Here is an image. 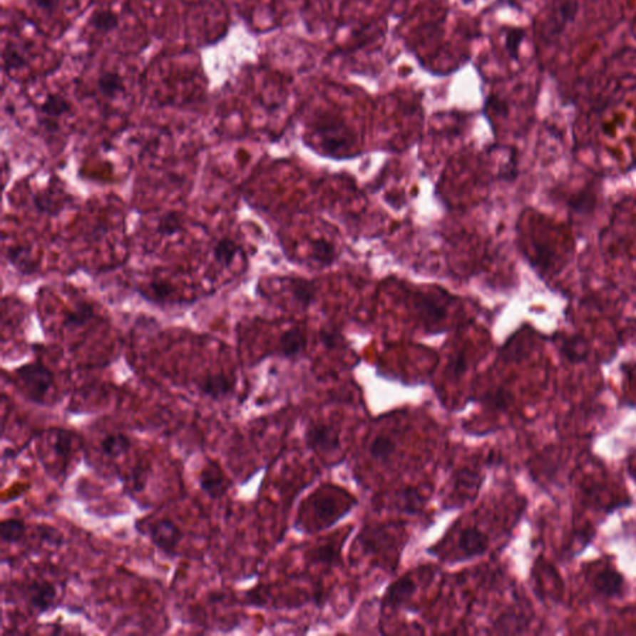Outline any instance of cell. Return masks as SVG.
<instances>
[{
	"instance_id": "6da1fadb",
	"label": "cell",
	"mask_w": 636,
	"mask_h": 636,
	"mask_svg": "<svg viewBox=\"0 0 636 636\" xmlns=\"http://www.w3.org/2000/svg\"><path fill=\"white\" fill-rule=\"evenodd\" d=\"M14 373L26 399L33 404L46 405L48 393L55 386L53 371L43 361H34L16 368Z\"/></svg>"
},
{
	"instance_id": "7a4b0ae2",
	"label": "cell",
	"mask_w": 636,
	"mask_h": 636,
	"mask_svg": "<svg viewBox=\"0 0 636 636\" xmlns=\"http://www.w3.org/2000/svg\"><path fill=\"white\" fill-rule=\"evenodd\" d=\"M135 528L142 535H147L150 543L167 557L178 555V545L183 540V530L173 520L162 517L155 520H142L135 523Z\"/></svg>"
},
{
	"instance_id": "3957f363",
	"label": "cell",
	"mask_w": 636,
	"mask_h": 636,
	"mask_svg": "<svg viewBox=\"0 0 636 636\" xmlns=\"http://www.w3.org/2000/svg\"><path fill=\"white\" fill-rule=\"evenodd\" d=\"M579 8L578 0H559L553 5L545 28V38L548 41L559 39L564 30L573 24L578 16Z\"/></svg>"
},
{
	"instance_id": "277c9868",
	"label": "cell",
	"mask_w": 636,
	"mask_h": 636,
	"mask_svg": "<svg viewBox=\"0 0 636 636\" xmlns=\"http://www.w3.org/2000/svg\"><path fill=\"white\" fill-rule=\"evenodd\" d=\"M326 155H337L346 153L352 147V133L339 122H327L318 125L316 130Z\"/></svg>"
},
{
	"instance_id": "5b68a950",
	"label": "cell",
	"mask_w": 636,
	"mask_h": 636,
	"mask_svg": "<svg viewBox=\"0 0 636 636\" xmlns=\"http://www.w3.org/2000/svg\"><path fill=\"white\" fill-rule=\"evenodd\" d=\"M198 483L202 493L212 500H219L225 496L232 487L230 478L215 460H207L199 473Z\"/></svg>"
},
{
	"instance_id": "8992f818",
	"label": "cell",
	"mask_w": 636,
	"mask_h": 636,
	"mask_svg": "<svg viewBox=\"0 0 636 636\" xmlns=\"http://www.w3.org/2000/svg\"><path fill=\"white\" fill-rule=\"evenodd\" d=\"M24 597L33 610L43 614L48 612L56 602L58 588L53 582L36 579L25 587Z\"/></svg>"
},
{
	"instance_id": "52a82bcc",
	"label": "cell",
	"mask_w": 636,
	"mask_h": 636,
	"mask_svg": "<svg viewBox=\"0 0 636 636\" xmlns=\"http://www.w3.org/2000/svg\"><path fill=\"white\" fill-rule=\"evenodd\" d=\"M304 438L309 448L321 450L323 453H332L341 446L337 430L326 423L309 424L304 433Z\"/></svg>"
},
{
	"instance_id": "ba28073f",
	"label": "cell",
	"mask_w": 636,
	"mask_h": 636,
	"mask_svg": "<svg viewBox=\"0 0 636 636\" xmlns=\"http://www.w3.org/2000/svg\"><path fill=\"white\" fill-rule=\"evenodd\" d=\"M237 381L225 373H210L202 376L198 383V389L202 396L212 400L227 399L235 391Z\"/></svg>"
},
{
	"instance_id": "9c48e42d",
	"label": "cell",
	"mask_w": 636,
	"mask_h": 636,
	"mask_svg": "<svg viewBox=\"0 0 636 636\" xmlns=\"http://www.w3.org/2000/svg\"><path fill=\"white\" fill-rule=\"evenodd\" d=\"M490 547L488 535L476 527H468L460 533L458 548L465 558H475L483 555Z\"/></svg>"
},
{
	"instance_id": "30bf717a",
	"label": "cell",
	"mask_w": 636,
	"mask_h": 636,
	"mask_svg": "<svg viewBox=\"0 0 636 636\" xmlns=\"http://www.w3.org/2000/svg\"><path fill=\"white\" fill-rule=\"evenodd\" d=\"M624 577L612 567L599 570L593 578V587L597 593L604 597H617L624 588Z\"/></svg>"
},
{
	"instance_id": "8fae6325",
	"label": "cell",
	"mask_w": 636,
	"mask_h": 636,
	"mask_svg": "<svg viewBox=\"0 0 636 636\" xmlns=\"http://www.w3.org/2000/svg\"><path fill=\"white\" fill-rule=\"evenodd\" d=\"M5 259L14 270L19 272L20 275H34L35 272H38L39 270V265L33 259L29 246H11L5 252Z\"/></svg>"
},
{
	"instance_id": "7c38bea8",
	"label": "cell",
	"mask_w": 636,
	"mask_h": 636,
	"mask_svg": "<svg viewBox=\"0 0 636 636\" xmlns=\"http://www.w3.org/2000/svg\"><path fill=\"white\" fill-rule=\"evenodd\" d=\"M307 346V338L299 327L286 329L279 339V349L284 358H296L302 354Z\"/></svg>"
},
{
	"instance_id": "4fadbf2b",
	"label": "cell",
	"mask_w": 636,
	"mask_h": 636,
	"mask_svg": "<svg viewBox=\"0 0 636 636\" xmlns=\"http://www.w3.org/2000/svg\"><path fill=\"white\" fill-rule=\"evenodd\" d=\"M415 590L416 584L410 577L398 579L394 583L391 584V587L386 590L384 604L386 607L394 609L401 607L409 600L411 595L415 593Z\"/></svg>"
},
{
	"instance_id": "5bb4252c",
	"label": "cell",
	"mask_w": 636,
	"mask_h": 636,
	"mask_svg": "<svg viewBox=\"0 0 636 636\" xmlns=\"http://www.w3.org/2000/svg\"><path fill=\"white\" fill-rule=\"evenodd\" d=\"M96 316V309L91 302L80 301L73 309L63 314V327L68 329L85 327Z\"/></svg>"
},
{
	"instance_id": "9a60e30c",
	"label": "cell",
	"mask_w": 636,
	"mask_h": 636,
	"mask_svg": "<svg viewBox=\"0 0 636 636\" xmlns=\"http://www.w3.org/2000/svg\"><path fill=\"white\" fill-rule=\"evenodd\" d=\"M132 441L123 433H112L102 438L100 443V451L103 456L108 458H118L125 453H130Z\"/></svg>"
},
{
	"instance_id": "2e32d148",
	"label": "cell",
	"mask_w": 636,
	"mask_h": 636,
	"mask_svg": "<svg viewBox=\"0 0 636 636\" xmlns=\"http://www.w3.org/2000/svg\"><path fill=\"white\" fill-rule=\"evenodd\" d=\"M58 194L53 192V189H46L41 190L33 195V205H34L36 212L40 214H46L50 217H58L60 212H63L65 207V200L58 199L56 197Z\"/></svg>"
},
{
	"instance_id": "e0dca14e",
	"label": "cell",
	"mask_w": 636,
	"mask_h": 636,
	"mask_svg": "<svg viewBox=\"0 0 636 636\" xmlns=\"http://www.w3.org/2000/svg\"><path fill=\"white\" fill-rule=\"evenodd\" d=\"M75 434L71 430L63 428H55L51 430V450L58 460L68 463L70 455L73 453Z\"/></svg>"
},
{
	"instance_id": "ac0fdd59",
	"label": "cell",
	"mask_w": 636,
	"mask_h": 636,
	"mask_svg": "<svg viewBox=\"0 0 636 636\" xmlns=\"http://www.w3.org/2000/svg\"><path fill=\"white\" fill-rule=\"evenodd\" d=\"M3 58V70L5 73L21 70L29 63L28 53L23 45L18 43H8L1 53Z\"/></svg>"
},
{
	"instance_id": "d6986e66",
	"label": "cell",
	"mask_w": 636,
	"mask_h": 636,
	"mask_svg": "<svg viewBox=\"0 0 636 636\" xmlns=\"http://www.w3.org/2000/svg\"><path fill=\"white\" fill-rule=\"evenodd\" d=\"M26 523L21 518H6L0 523V538L6 545H18L26 535Z\"/></svg>"
},
{
	"instance_id": "ffe728a7",
	"label": "cell",
	"mask_w": 636,
	"mask_h": 636,
	"mask_svg": "<svg viewBox=\"0 0 636 636\" xmlns=\"http://www.w3.org/2000/svg\"><path fill=\"white\" fill-rule=\"evenodd\" d=\"M240 251L241 246L237 241L232 237H222L212 247V256L219 265L229 267Z\"/></svg>"
},
{
	"instance_id": "44dd1931",
	"label": "cell",
	"mask_w": 636,
	"mask_h": 636,
	"mask_svg": "<svg viewBox=\"0 0 636 636\" xmlns=\"http://www.w3.org/2000/svg\"><path fill=\"white\" fill-rule=\"evenodd\" d=\"M71 108V103L65 97L58 93H50L40 105L39 111L43 116L55 120L70 113Z\"/></svg>"
},
{
	"instance_id": "7402d4cb",
	"label": "cell",
	"mask_w": 636,
	"mask_h": 636,
	"mask_svg": "<svg viewBox=\"0 0 636 636\" xmlns=\"http://www.w3.org/2000/svg\"><path fill=\"white\" fill-rule=\"evenodd\" d=\"M289 291L294 301L304 309L309 307L316 299V287L314 282L304 279H289Z\"/></svg>"
},
{
	"instance_id": "603a6c76",
	"label": "cell",
	"mask_w": 636,
	"mask_h": 636,
	"mask_svg": "<svg viewBox=\"0 0 636 636\" xmlns=\"http://www.w3.org/2000/svg\"><path fill=\"white\" fill-rule=\"evenodd\" d=\"M97 88L102 96L115 98L125 93V85L123 78L117 73H103L97 78Z\"/></svg>"
},
{
	"instance_id": "cb8c5ba5",
	"label": "cell",
	"mask_w": 636,
	"mask_h": 636,
	"mask_svg": "<svg viewBox=\"0 0 636 636\" xmlns=\"http://www.w3.org/2000/svg\"><path fill=\"white\" fill-rule=\"evenodd\" d=\"M559 351L562 353V356L572 363L583 361L588 357V344L579 336L567 338L563 343H560Z\"/></svg>"
},
{
	"instance_id": "d4e9b609",
	"label": "cell",
	"mask_w": 636,
	"mask_h": 636,
	"mask_svg": "<svg viewBox=\"0 0 636 636\" xmlns=\"http://www.w3.org/2000/svg\"><path fill=\"white\" fill-rule=\"evenodd\" d=\"M184 227L183 214L177 210L164 212L159 217L155 232L160 237H173L182 232Z\"/></svg>"
},
{
	"instance_id": "484cf974",
	"label": "cell",
	"mask_w": 636,
	"mask_h": 636,
	"mask_svg": "<svg viewBox=\"0 0 636 636\" xmlns=\"http://www.w3.org/2000/svg\"><path fill=\"white\" fill-rule=\"evenodd\" d=\"M311 259L318 265L329 266L337 259V252L331 241L319 237L311 242Z\"/></svg>"
},
{
	"instance_id": "4316f807",
	"label": "cell",
	"mask_w": 636,
	"mask_h": 636,
	"mask_svg": "<svg viewBox=\"0 0 636 636\" xmlns=\"http://www.w3.org/2000/svg\"><path fill=\"white\" fill-rule=\"evenodd\" d=\"M150 471H152V468H150V463H145V461L138 463L135 468H132L128 478L125 481V488L128 490V492L140 493V492L145 491V486L150 480Z\"/></svg>"
},
{
	"instance_id": "83f0119b",
	"label": "cell",
	"mask_w": 636,
	"mask_h": 636,
	"mask_svg": "<svg viewBox=\"0 0 636 636\" xmlns=\"http://www.w3.org/2000/svg\"><path fill=\"white\" fill-rule=\"evenodd\" d=\"M396 443L391 436L388 435H378L373 438L368 453L371 455V458H374L376 461L386 463L393 456V453H396Z\"/></svg>"
},
{
	"instance_id": "f1b7e54d",
	"label": "cell",
	"mask_w": 636,
	"mask_h": 636,
	"mask_svg": "<svg viewBox=\"0 0 636 636\" xmlns=\"http://www.w3.org/2000/svg\"><path fill=\"white\" fill-rule=\"evenodd\" d=\"M425 505L424 495L418 488L406 487L399 496V510L405 515H416Z\"/></svg>"
},
{
	"instance_id": "f546056e",
	"label": "cell",
	"mask_w": 636,
	"mask_h": 636,
	"mask_svg": "<svg viewBox=\"0 0 636 636\" xmlns=\"http://www.w3.org/2000/svg\"><path fill=\"white\" fill-rule=\"evenodd\" d=\"M480 404L485 408L498 411H506L511 406L513 396L505 388H498L496 391H488L480 398Z\"/></svg>"
},
{
	"instance_id": "4dcf8cb0",
	"label": "cell",
	"mask_w": 636,
	"mask_h": 636,
	"mask_svg": "<svg viewBox=\"0 0 636 636\" xmlns=\"http://www.w3.org/2000/svg\"><path fill=\"white\" fill-rule=\"evenodd\" d=\"M90 26L92 29L107 34L112 30L117 29L120 25V19L116 13L112 10H98L90 18Z\"/></svg>"
},
{
	"instance_id": "1f68e13d",
	"label": "cell",
	"mask_w": 636,
	"mask_h": 636,
	"mask_svg": "<svg viewBox=\"0 0 636 636\" xmlns=\"http://www.w3.org/2000/svg\"><path fill=\"white\" fill-rule=\"evenodd\" d=\"M138 292L140 294H148V296H145V299L147 301L164 302V301H167L173 294L174 287L168 281L155 279V281H150L148 286H147V289H138Z\"/></svg>"
},
{
	"instance_id": "d6a6232c",
	"label": "cell",
	"mask_w": 636,
	"mask_h": 636,
	"mask_svg": "<svg viewBox=\"0 0 636 636\" xmlns=\"http://www.w3.org/2000/svg\"><path fill=\"white\" fill-rule=\"evenodd\" d=\"M416 304H418L420 312L428 321L438 322L441 318L445 317L446 311L443 309V306H441L438 301L433 299V297H430V296L420 297L419 301Z\"/></svg>"
},
{
	"instance_id": "836d02e7",
	"label": "cell",
	"mask_w": 636,
	"mask_h": 636,
	"mask_svg": "<svg viewBox=\"0 0 636 636\" xmlns=\"http://www.w3.org/2000/svg\"><path fill=\"white\" fill-rule=\"evenodd\" d=\"M525 38V31L520 28H512L506 31V38H505V48L508 56L513 61L518 60L520 56V45L523 43Z\"/></svg>"
},
{
	"instance_id": "e575fe53",
	"label": "cell",
	"mask_w": 636,
	"mask_h": 636,
	"mask_svg": "<svg viewBox=\"0 0 636 636\" xmlns=\"http://www.w3.org/2000/svg\"><path fill=\"white\" fill-rule=\"evenodd\" d=\"M38 537L40 542L51 547H61L63 545V535L56 527L53 525H39L38 528Z\"/></svg>"
},
{
	"instance_id": "d590c367",
	"label": "cell",
	"mask_w": 636,
	"mask_h": 636,
	"mask_svg": "<svg viewBox=\"0 0 636 636\" xmlns=\"http://www.w3.org/2000/svg\"><path fill=\"white\" fill-rule=\"evenodd\" d=\"M468 368V361L466 354L463 352H458L453 356L448 364V376L451 379H460L461 376L466 373Z\"/></svg>"
},
{
	"instance_id": "8d00e7d4",
	"label": "cell",
	"mask_w": 636,
	"mask_h": 636,
	"mask_svg": "<svg viewBox=\"0 0 636 636\" xmlns=\"http://www.w3.org/2000/svg\"><path fill=\"white\" fill-rule=\"evenodd\" d=\"M485 112H491L496 116L506 117L508 115V105L506 101H503L502 98L496 96V95H490L485 100V106H483Z\"/></svg>"
},
{
	"instance_id": "74e56055",
	"label": "cell",
	"mask_w": 636,
	"mask_h": 636,
	"mask_svg": "<svg viewBox=\"0 0 636 636\" xmlns=\"http://www.w3.org/2000/svg\"><path fill=\"white\" fill-rule=\"evenodd\" d=\"M337 557V553L332 550L331 545H322L312 553L314 563L331 564Z\"/></svg>"
},
{
	"instance_id": "f35d334b",
	"label": "cell",
	"mask_w": 636,
	"mask_h": 636,
	"mask_svg": "<svg viewBox=\"0 0 636 636\" xmlns=\"http://www.w3.org/2000/svg\"><path fill=\"white\" fill-rule=\"evenodd\" d=\"M333 502L331 498H319L316 502V512L321 518L329 516L332 512Z\"/></svg>"
},
{
	"instance_id": "ab89813d",
	"label": "cell",
	"mask_w": 636,
	"mask_h": 636,
	"mask_svg": "<svg viewBox=\"0 0 636 636\" xmlns=\"http://www.w3.org/2000/svg\"><path fill=\"white\" fill-rule=\"evenodd\" d=\"M31 4H34L38 9L46 11V13H53L58 8L61 0H29Z\"/></svg>"
},
{
	"instance_id": "60d3db41",
	"label": "cell",
	"mask_w": 636,
	"mask_h": 636,
	"mask_svg": "<svg viewBox=\"0 0 636 636\" xmlns=\"http://www.w3.org/2000/svg\"><path fill=\"white\" fill-rule=\"evenodd\" d=\"M321 338H322L323 344L327 348L337 347L338 343L341 341L339 334L334 332V331H329V332L323 331L322 334H321Z\"/></svg>"
},
{
	"instance_id": "b9f144b4",
	"label": "cell",
	"mask_w": 636,
	"mask_h": 636,
	"mask_svg": "<svg viewBox=\"0 0 636 636\" xmlns=\"http://www.w3.org/2000/svg\"><path fill=\"white\" fill-rule=\"evenodd\" d=\"M40 125H43L45 130H48L50 133H55L60 128L58 122L53 120V118H48V117H45L43 120H40Z\"/></svg>"
}]
</instances>
